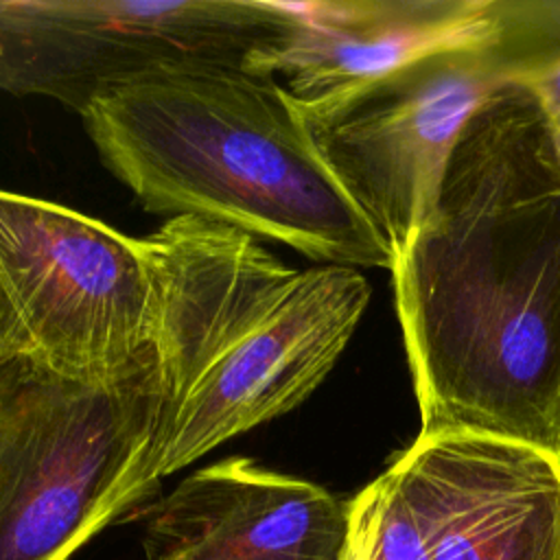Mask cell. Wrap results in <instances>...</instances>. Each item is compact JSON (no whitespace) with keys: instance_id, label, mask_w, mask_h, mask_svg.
I'll use <instances>...</instances> for the list:
<instances>
[{"instance_id":"obj_1","label":"cell","mask_w":560,"mask_h":560,"mask_svg":"<svg viewBox=\"0 0 560 560\" xmlns=\"http://www.w3.org/2000/svg\"><path fill=\"white\" fill-rule=\"evenodd\" d=\"M392 273L420 433L560 455V129L532 85L466 120Z\"/></svg>"},{"instance_id":"obj_2","label":"cell","mask_w":560,"mask_h":560,"mask_svg":"<svg viewBox=\"0 0 560 560\" xmlns=\"http://www.w3.org/2000/svg\"><path fill=\"white\" fill-rule=\"evenodd\" d=\"M153 276L160 481L302 405L370 302L354 267L293 269L258 238L197 217L142 238Z\"/></svg>"},{"instance_id":"obj_3","label":"cell","mask_w":560,"mask_h":560,"mask_svg":"<svg viewBox=\"0 0 560 560\" xmlns=\"http://www.w3.org/2000/svg\"><path fill=\"white\" fill-rule=\"evenodd\" d=\"M81 120L149 212L214 221L324 265L394 267L271 77L232 63L168 66L103 94Z\"/></svg>"},{"instance_id":"obj_4","label":"cell","mask_w":560,"mask_h":560,"mask_svg":"<svg viewBox=\"0 0 560 560\" xmlns=\"http://www.w3.org/2000/svg\"><path fill=\"white\" fill-rule=\"evenodd\" d=\"M155 350L88 381L22 352L0 363V560H68L155 488Z\"/></svg>"},{"instance_id":"obj_5","label":"cell","mask_w":560,"mask_h":560,"mask_svg":"<svg viewBox=\"0 0 560 560\" xmlns=\"http://www.w3.org/2000/svg\"><path fill=\"white\" fill-rule=\"evenodd\" d=\"M343 560H560V455L418 433L348 501Z\"/></svg>"},{"instance_id":"obj_6","label":"cell","mask_w":560,"mask_h":560,"mask_svg":"<svg viewBox=\"0 0 560 560\" xmlns=\"http://www.w3.org/2000/svg\"><path fill=\"white\" fill-rule=\"evenodd\" d=\"M291 26V4L271 0H0V92L81 116L168 66H243Z\"/></svg>"},{"instance_id":"obj_7","label":"cell","mask_w":560,"mask_h":560,"mask_svg":"<svg viewBox=\"0 0 560 560\" xmlns=\"http://www.w3.org/2000/svg\"><path fill=\"white\" fill-rule=\"evenodd\" d=\"M512 79L518 68L499 31L413 59L337 101L300 107L324 160L394 260L433 214L462 127Z\"/></svg>"},{"instance_id":"obj_8","label":"cell","mask_w":560,"mask_h":560,"mask_svg":"<svg viewBox=\"0 0 560 560\" xmlns=\"http://www.w3.org/2000/svg\"><path fill=\"white\" fill-rule=\"evenodd\" d=\"M0 276L28 354L55 372L103 381L153 354V276L142 238L0 190Z\"/></svg>"},{"instance_id":"obj_9","label":"cell","mask_w":560,"mask_h":560,"mask_svg":"<svg viewBox=\"0 0 560 560\" xmlns=\"http://www.w3.org/2000/svg\"><path fill=\"white\" fill-rule=\"evenodd\" d=\"M348 501L228 457L184 477L147 510L144 560H343Z\"/></svg>"},{"instance_id":"obj_10","label":"cell","mask_w":560,"mask_h":560,"mask_svg":"<svg viewBox=\"0 0 560 560\" xmlns=\"http://www.w3.org/2000/svg\"><path fill=\"white\" fill-rule=\"evenodd\" d=\"M293 26L243 68L276 79L300 107L337 101L429 52L499 35L497 0L289 2Z\"/></svg>"},{"instance_id":"obj_11","label":"cell","mask_w":560,"mask_h":560,"mask_svg":"<svg viewBox=\"0 0 560 560\" xmlns=\"http://www.w3.org/2000/svg\"><path fill=\"white\" fill-rule=\"evenodd\" d=\"M22 352H28V341L0 276V363Z\"/></svg>"},{"instance_id":"obj_12","label":"cell","mask_w":560,"mask_h":560,"mask_svg":"<svg viewBox=\"0 0 560 560\" xmlns=\"http://www.w3.org/2000/svg\"><path fill=\"white\" fill-rule=\"evenodd\" d=\"M556 122H558V129H560V114H558V118H556Z\"/></svg>"}]
</instances>
